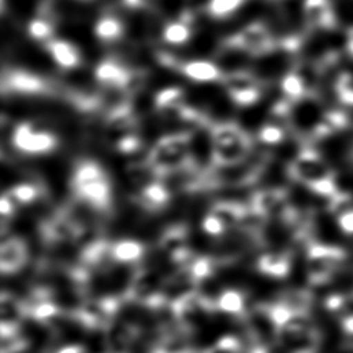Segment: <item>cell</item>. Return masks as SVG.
<instances>
[{
	"instance_id": "obj_12",
	"label": "cell",
	"mask_w": 353,
	"mask_h": 353,
	"mask_svg": "<svg viewBox=\"0 0 353 353\" xmlns=\"http://www.w3.org/2000/svg\"><path fill=\"white\" fill-rule=\"evenodd\" d=\"M215 306L218 312L239 317L240 320L247 313V295L243 290L236 287L223 288L215 298Z\"/></svg>"
},
{
	"instance_id": "obj_9",
	"label": "cell",
	"mask_w": 353,
	"mask_h": 353,
	"mask_svg": "<svg viewBox=\"0 0 353 353\" xmlns=\"http://www.w3.org/2000/svg\"><path fill=\"white\" fill-rule=\"evenodd\" d=\"M149 245L134 239V237H123L117 240H112V258L116 263L123 265H141L145 259Z\"/></svg>"
},
{
	"instance_id": "obj_15",
	"label": "cell",
	"mask_w": 353,
	"mask_h": 353,
	"mask_svg": "<svg viewBox=\"0 0 353 353\" xmlns=\"http://www.w3.org/2000/svg\"><path fill=\"white\" fill-rule=\"evenodd\" d=\"M200 353H245V346L239 336L223 335Z\"/></svg>"
},
{
	"instance_id": "obj_4",
	"label": "cell",
	"mask_w": 353,
	"mask_h": 353,
	"mask_svg": "<svg viewBox=\"0 0 353 353\" xmlns=\"http://www.w3.org/2000/svg\"><path fill=\"white\" fill-rule=\"evenodd\" d=\"M225 41L245 50L252 57L262 55L276 48L274 37L265 21H255L244 25L233 37L226 39Z\"/></svg>"
},
{
	"instance_id": "obj_16",
	"label": "cell",
	"mask_w": 353,
	"mask_h": 353,
	"mask_svg": "<svg viewBox=\"0 0 353 353\" xmlns=\"http://www.w3.org/2000/svg\"><path fill=\"white\" fill-rule=\"evenodd\" d=\"M255 139L263 145H277L283 139V130L280 125L268 121L255 135Z\"/></svg>"
},
{
	"instance_id": "obj_1",
	"label": "cell",
	"mask_w": 353,
	"mask_h": 353,
	"mask_svg": "<svg viewBox=\"0 0 353 353\" xmlns=\"http://www.w3.org/2000/svg\"><path fill=\"white\" fill-rule=\"evenodd\" d=\"M149 164L159 176L175 170L193 167L189 134L163 135L149 148Z\"/></svg>"
},
{
	"instance_id": "obj_5",
	"label": "cell",
	"mask_w": 353,
	"mask_h": 353,
	"mask_svg": "<svg viewBox=\"0 0 353 353\" xmlns=\"http://www.w3.org/2000/svg\"><path fill=\"white\" fill-rule=\"evenodd\" d=\"M28 319L25 299L11 291H3L0 299V338H11L21 334V327Z\"/></svg>"
},
{
	"instance_id": "obj_14",
	"label": "cell",
	"mask_w": 353,
	"mask_h": 353,
	"mask_svg": "<svg viewBox=\"0 0 353 353\" xmlns=\"http://www.w3.org/2000/svg\"><path fill=\"white\" fill-rule=\"evenodd\" d=\"M247 0H210L208 14L212 19L221 21L233 17Z\"/></svg>"
},
{
	"instance_id": "obj_6",
	"label": "cell",
	"mask_w": 353,
	"mask_h": 353,
	"mask_svg": "<svg viewBox=\"0 0 353 353\" xmlns=\"http://www.w3.org/2000/svg\"><path fill=\"white\" fill-rule=\"evenodd\" d=\"M30 248L25 239L17 236L1 237L0 270L4 276H15L30 263Z\"/></svg>"
},
{
	"instance_id": "obj_10",
	"label": "cell",
	"mask_w": 353,
	"mask_h": 353,
	"mask_svg": "<svg viewBox=\"0 0 353 353\" xmlns=\"http://www.w3.org/2000/svg\"><path fill=\"white\" fill-rule=\"evenodd\" d=\"M277 343L284 349L285 353H317L320 334L313 325L305 331L280 336Z\"/></svg>"
},
{
	"instance_id": "obj_7",
	"label": "cell",
	"mask_w": 353,
	"mask_h": 353,
	"mask_svg": "<svg viewBox=\"0 0 353 353\" xmlns=\"http://www.w3.org/2000/svg\"><path fill=\"white\" fill-rule=\"evenodd\" d=\"M44 47L50 52L51 58L54 59L55 65L61 72L77 68L84 63L79 47L69 40L55 36L54 39L47 41Z\"/></svg>"
},
{
	"instance_id": "obj_2",
	"label": "cell",
	"mask_w": 353,
	"mask_h": 353,
	"mask_svg": "<svg viewBox=\"0 0 353 353\" xmlns=\"http://www.w3.org/2000/svg\"><path fill=\"white\" fill-rule=\"evenodd\" d=\"M221 83L237 108L250 106L263 98L265 85L251 70L223 74Z\"/></svg>"
},
{
	"instance_id": "obj_8",
	"label": "cell",
	"mask_w": 353,
	"mask_h": 353,
	"mask_svg": "<svg viewBox=\"0 0 353 353\" xmlns=\"http://www.w3.org/2000/svg\"><path fill=\"white\" fill-rule=\"evenodd\" d=\"M178 70L189 83H212L222 79V72L212 59H186L179 63Z\"/></svg>"
},
{
	"instance_id": "obj_13",
	"label": "cell",
	"mask_w": 353,
	"mask_h": 353,
	"mask_svg": "<svg viewBox=\"0 0 353 353\" xmlns=\"http://www.w3.org/2000/svg\"><path fill=\"white\" fill-rule=\"evenodd\" d=\"M193 34V28L189 22L182 21V19H174V21H167L161 41L174 46V47H182L185 46Z\"/></svg>"
},
{
	"instance_id": "obj_11",
	"label": "cell",
	"mask_w": 353,
	"mask_h": 353,
	"mask_svg": "<svg viewBox=\"0 0 353 353\" xmlns=\"http://www.w3.org/2000/svg\"><path fill=\"white\" fill-rule=\"evenodd\" d=\"M254 268L262 276H268L272 279H283L288 274L290 261L285 254L274 250L261 251L255 258Z\"/></svg>"
},
{
	"instance_id": "obj_17",
	"label": "cell",
	"mask_w": 353,
	"mask_h": 353,
	"mask_svg": "<svg viewBox=\"0 0 353 353\" xmlns=\"http://www.w3.org/2000/svg\"><path fill=\"white\" fill-rule=\"evenodd\" d=\"M57 353H87L85 347L79 343H70L57 350Z\"/></svg>"
},
{
	"instance_id": "obj_3",
	"label": "cell",
	"mask_w": 353,
	"mask_h": 353,
	"mask_svg": "<svg viewBox=\"0 0 353 353\" xmlns=\"http://www.w3.org/2000/svg\"><path fill=\"white\" fill-rule=\"evenodd\" d=\"M146 353H200L192 341V332L174 320L159 327Z\"/></svg>"
},
{
	"instance_id": "obj_18",
	"label": "cell",
	"mask_w": 353,
	"mask_h": 353,
	"mask_svg": "<svg viewBox=\"0 0 353 353\" xmlns=\"http://www.w3.org/2000/svg\"><path fill=\"white\" fill-rule=\"evenodd\" d=\"M343 324V330L347 335H353V316H347L343 319L342 321Z\"/></svg>"
}]
</instances>
